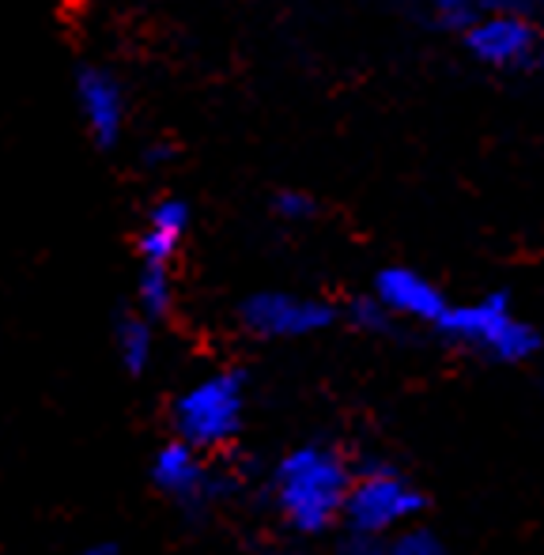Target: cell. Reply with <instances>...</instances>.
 Listing matches in <instances>:
<instances>
[{
	"instance_id": "obj_19",
	"label": "cell",
	"mask_w": 544,
	"mask_h": 555,
	"mask_svg": "<svg viewBox=\"0 0 544 555\" xmlns=\"http://www.w3.org/2000/svg\"><path fill=\"white\" fill-rule=\"evenodd\" d=\"M500 8H518V12H537V8H544V0H500Z\"/></svg>"
},
{
	"instance_id": "obj_18",
	"label": "cell",
	"mask_w": 544,
	"mask_h": 555,
	"mask_svg": "<svg viewBox=\"0 0 544 555\" xmlns=\"http://www.w3.org/2000/svg\"><path fill=\"white\" fill-rule=\"evenodd\" d=\"M76 555H121V552H118V544H111V541H99V544H88V548H80Z\"/></svg>"
},
{
	"instance_id": "obj_4",
	"label": "cell",
	"mask_w": 544,
	"mask_h": 555,
	"mask_svg": "<svg viewBox=\"0 0 544 555\" xmlns=\"http://www.w3.org/2000/svg\"><path fill=\"white\" fill-rule=\"evenodd\" d=\"M419 514H424V491L409 476H401L398 468L375 465L363 468L360 476H352L345 518L340 521L348 526V533L390 541L393 533L409 529Z\"/></svg>"
},
{
	"instance_id": "obj_17",
	"label": "cell",
	"mask_w": 544,
	"mask_h": 555,
	"mask_svg": "<svg viewBox=\"0 0 544 555\" xmlns=\"http://www.w3.org/2000/svg\"><path fill=\"white\" fill-rule=\"evenodd\" d=\"M340 555H386L383 537H363V533H348L340 544Z\"/></svg>"
},
{
	"instance_id": "obj_11",
	"label": "cell",
	"mask_w": 544,
	"mask_h": 555,
	"mask_svg": "<svg viewBox=\"0 0 544 555\" xmlns=\"http://www.w3.org/2000/svg\"><path fill=\"white\" fill-rule=\"evenodd\" d=\"M114 351H118V363L126 366L129 374H144L155 359V325L147 322L144 314H126L114 330Z\"/></svg>"
},
{
	"instance_id": "obj_3",
	"label": "cell",
	"mask_w": 544,
	"mask_h": 555,
	"mask_svg": "<svg viewBox=\"0 0 544 555\" xmlns=\"http://www.w3.org/2000/svg\"><path fill=\"white\" fill-rule=\"evenodd\" d=\"M435 333L457 348L480 351L495 363H526L541 351V333L515 314L503 292L484 295L477 302H462V307H446Z\"/></svg>"
},
{
	"instance_id": "obj_14",
	"label": "cell",
	"mask_w": 544,
	"mask_h": 555,
	"mask_svg": "<svg viewBox=\"0 0 544 555\" xmlns=\"http://www.w3.org/2000/svg\"><path fill=\"white\" fill-rule=\"evenodd\" d=\"M386 555H450L442 537L427 526H409L386 541Z\"/></svg>"
},
{
	"instance_id": "obj_12",
	"label": "cell",
	"mask_w": 544,
	"mask_h": 555,
	"mask_svg": "<svg viewBox=\"0 0 544 555\" xmlns=\"http://www.w3.org/2000/svg\"><path fill=\"white\" fill-rule=\"evenodd\" d=\"M174 269H137V314H144L152 325H159L174 314Z\"/></svg>"
},
{
	"instance_id": "obj_13",
	"label": "cell",
	"mask_w": 544,
	"mask_h": 555,
	"mask_svg": "<svg viewBox=\"0 0 544 555\" xmlns=\"http://www.w3.org/2000/svg\"><path fill=\"white\" fill-rule=\"evenodd\" d=\"M500 8V0H431V15L439 27L446 30H465L480 20L484 12Z\"/></svg>"
},
{
	"instance_id": "obj_16",
	"label": "cell",
	"mask_w": 544,
	"mask_h": 555,
	"mask_svg": "<svg viewBox=\"0 0 544 555\" xmlns=\"http://www.w3.org/2000/svg\"><path fill=\"white\" fill-rule=\"evenodd\" d=\"M348 318H352V325H355V330H363V333H386L393 325V318L386 314V307L375 299V295H367V299H352Z\"/></svg>"
},
{
	"instance_id": "obj_2",
	"label": "cell",
	"mask_w": 544,
	"mask_h": 555,
	"mask_svg": "<svg viewBox=\"0 0 544 555\" xmlns=\"http://www.w3.org/2000/svg\"><path fill=\"white\" fill-rule=\"evenodd\" d=\"M246 416V374L212 371L185 386L170 401V427L174 439L190 442L200 453H216L231 446L243 431Z\"/></svg>"
},
{
	"instance_id": "obj_9",
	"label": "cell",
	"mask_w": 544,
	"mask_h": 555,
	"mask_svg": "<svg viewBox=\"0 0 544 555\" xmlns=\"http://www.w3.org/2000/svg\"><path fill=\"white\" fill-rule=\"evenodd\" d=\"M371 295L383 302L393 322H416V325H431V330L439 325V318L450 307L442 287L435 280H427L424 272L409 269V264H386L375 276Z\"/></svg>"
},
{
	"instance_id": "obj_8",
	"label": "cell",
	"mask_w": 544,
	"mask_h": 555,
	"mask_svg": "<svg viewBox=\"0 0 544 555\" xmlns=\"http://www.w3.org/2000/svg\"><path fill=\"white\" fill-rule=\"evenodd\" d=\"M152 483L167 499H174L178 506H185V511H197V506L212 503L223 491L220 473L208 465V453L193 450V446L182 439H170L155 450Z\"/></svg>"
},
{
	"instance_id": "obj_6",
	"label": "cell",
	"mask_w": 544,
	"mask_h": 555,
	"mask_svg": "<svg viewBox=\"0 0 544 555\" xmlns=\"http://www.w3.org/2000/svg\"><path fill=\"white\" fill-rule=\"evenodd\" d=\"M340 318L333 302L295 292H254L238 307V322L258 340H302L325 333Z\"/></svg>"
},
{
	"instance_id": "obj_5",
	"label": "cell",
	"mask_w": 544,
	"mask_h": 555,
	"mask_svg": "<svg viewBox=\"0 0 544 555\" xmlns=\"http://www.w3.org/2000/svg\"><path fill=\"white\" fill-rule=\"evenodd\" d=\"M462 42L469 57L495 73H522L541 61L544 30L530 12L518 8H492L472 27L462 30Z\"/></svg>"
},
{
	"instance_id": "obj_10",
	"label": "cell",
	"mask_w": 544,
	"mask_h": 555,
	"mask_svg": "<svg viewBox=\"0 0 544 555\" xmlns=\"http://www.w3.org/2000/svg\"><path fill=\"white\" fill-rule=\"evenodd\" d=\"M193 208L185 197H167L152 201V208L144 212V223L137 231V261L140 269H174L182 242L190 234Z\"/></svg>"
},
{
	"instance_id": "obj_1",
	"label": "cell",
	"mask_w": 544,
	"mask_h": 555,
	"mask_svg": "<svg viewBox=\"0 0 544 555\" xmlns=\"http://www.w3.org/2000/svg\"><path fill=\"white\" fill-rule=\"evenodd\" d=\"M352 468L329 442H302L280 457L272 473V503L280 518L302 537H318L345 518Z\"/></svg>"
},
{
	"instance_id": "obj_7",
	"label": "cell",
	"mask_w": 544,
	"mask_h": 555,
	"mask_svg": "<svg viewBox=\"0 0 544 555\" xmlns=\"http://www.w3.org/2000/svg\"><path fill=\"white\" fill-rule=\"evenodd\" d=\"M76 114L95 147H114L126 132L129 121V95L126 83L111 73L106 65H80L73 80Z\"/></svg>"
},
{
	"instance_id": "obj_15",
	"label": "cell",
	"mask_w": 544,
	"mask_h": 555,
	"mask_svg": "<svg viewBox=\"0 0 544 555\" xmlns=\"http://www.w3.org/2000/svg\"><path fill=\"white\" fill-rule=\"evenodd\" d=\"M272 216H276L280 223H307L318 216V201L302 190H280L276 197H272Z\"/></svg>"
}]
</instances>
